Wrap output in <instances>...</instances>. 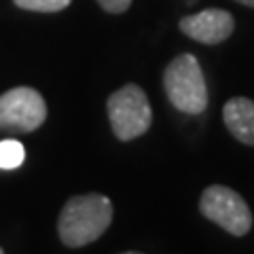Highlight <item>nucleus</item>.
I'll return each instance as SVG.
<instances>
[{
  "label": "nucleus",
  "mask_w": 254,
  "mask_h": 254,
  "mask_svg": "<svg viewBox=\"0 0 254 254\" xmlns=\"http://www.w3.org/2000/svg\"><path fill=\"white\" fill-rule=\"evenodd\" d=\"M0 254H4V252H2V250H0Z\"/></svg>",
  "instance_id": "ddd939ff"
},
{
  "label": "nucleus",
  "mask_w": 254,
  "mask_h": 254,
  "mask_svg": "<svg viewBox=\"0 0 254 254\" xmlns=\"http://www.w3.org/2000/svg\"><path fill=\"white\" fill-rule=\"evenodd\" d=\"M19 9L36 11V13H58L64 11L72 0H13Z\"/></svg>",
  "instance_id": "1a4fd4ad"
},
{
  "label": "nucleus",
  "mask_w": 254,
  "mask_h": 254,
  "mask_svg": "<svg viewBox=\"0 0 254 254\" xmlns=\"http://www.w3.org/2000/svg\"><path fill=\"white\" fill-rule=\"evenodd\" d=\"M237 2H242L246 6H252V9H254V0H237Z\"/></svg>",
  "instance_id": "9b49d317"
},
{
  "label": "nucleus",
  "mask_w": 254,
  "mask_h": 254,
  "mask_svg": "<svg viewBox=\"0 0 254 254\" xmlns=\"http://www.w3.org/2000/svg\"><path fill=\"white\" fill-rule=\"evenodd\" d=\"M100 6L104 11L108 13H125L127 9H129V4H131V0H98Z\"/></svg>",
  "instance_id": "9d476101"
},
{
  "label": "nucleus",
  "mask_w": 254,
  "mask_h": 254,
  "mask_svg": "<svg viewBox=\"0 0 254 254\" xmlns=\"http://www.w3.org/2000/svg\"><path fill=\"white\" fill-rule=\"evenodd\" d=\"M235 19L225 9H205L180 19V30L189 38L203 45H218L233 34Z\"/></svg>",
  "instance_id": "423d86ee"
},
{
  "label": "nucleus",
  "mask_w": 254,
  "mask_h": 254,
  "mask_svg": "<svg viewBox=\"0 0 254 254\" xmlns=\"http://www.w3.org/2000/svg\"><path fill=\"white\" fill-rule=\"evenodd\" d=\"M108 119L115 136L119 140H133L148 131L153 123V110H150L146 93L138 85H125L117 89L108 98Z\"/></svg>",
  "instance_id": "7ed1b4c3"
},
{
  "label": "nucleus",
  "mask_w": 254,
  "mask_h": 254,
  "mask_svg": "<svg viewBox=\"0 0 254 254\" xmlns=\"http://www.w3.org/2000/svg\"><path fill=\"white\" fill-rule=\"evenodd\" d=\"M113 203L106 195L89 193L68 199L60 214V240L70 248H81L95 242L110 227Z\"/></svg>",
  "instance_id": "f257e3e1"
},
{
  "label": "nucleus",
  "mask_w": 254,
  "mask_h": 254,
  "mask_svg": "<svg viewBox=\"0 0 254 254\" xmlns=\"http://www.w3.org/2000/svg\"><path fill=\"white\" fill-rule=\"evenodd\" d=\"M199 210L208 220L216 222L220 229L227 233L242 237L250 231L252 227V212L248 203L244 201L240 193L233 189L222 187V185H212L203 190Z\"/></svg>",
  "instance_id": "20e7f679"
},
{
  "label": "nucleus",
  "mask_w": 254,
  "mask_h": 254,
  "mask_svg": "<svg viewBox=\"0 0 254 254\" xmlns=\"http://www.w3.org/2000/svg\"><path fill=\"white\" fill-rule=\"evenodd\" d=\"M123 254H142V252H123Z\"/></svg>",
  "instance_id": "f8f14e48"
},
{
  "label": "nucleus",
  "mask_w": 254,
  "mask_h": 254,
  "mask_svg": "<svg viewBox=\"0 0 254 254\" xmlns=\"http://www.w3.org/2000/svg\"><path fill=\"white\" fill-rule=\"evenodd\" d=\"M47 119L43 95L32 87H15L0 95V131L30 133Z\"/></svg>",
  "instance_id": "39448f33"
},
{
  "label": "nucleus",
  "mask_w": 254,
  "mask_h": 254,
  "mask_svg": "<svg viewBox=\"0 0 254 254\" xmlns=\"http://www.w3.org/2000/svg\"><path fill=\"white\" fill-rule=\"evenodd\" d=\"M165 93L180 113L201 115L208 106V87H205L203 70L195 55L182 53L163 72Z\"/></svg>",
  "instance_id": "f03ea898"
},
{
  "label": "nucleus",
  "mask_w": 254,
  "mask_h": 254,
  "mask_svg": "<svg viewBox=\"0 0 254 254\" xmlns=\"http://www.w3.org/2000/svg\"><path fill=\"white\" fill-rule=\"evenodd\" d=\"M26 159V148L17 140L0 142V170H15Z\"/></svg>",
  "instance_id": "6e6552de"
},
{
  "label": "nucleus",
  "mask_w": 254,
  "mask_h": 254,
  "mask_svg": "<svg viewBox=\"0 0 254 254\" xmlns=\"http://www.w3.org/2000/svg\"><path fill=\"white\" fill-rule=\"evenodd\" d=\"M227 129L242 144L254 146V102L248 98H231L222 108Z\"/></svg>",
  "instance_id": "0eeeda50"
}]
</instances>
